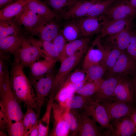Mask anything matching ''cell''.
I'll return each mask as SVG.
<instances>
[{"label": "cell", "mask_w": 136, "mask_h": 136, "mask_svg": "<svg viewBox=\"0 0 136 136\" xmlns=\"http://www.w3.org/2000/svg\"><path fill=\"white\" fill-rule=\"evenodd\" d=\"M25 36L22 32L0 39V52L4 55L11 54L16 56Z\"/></svg>", "instance_id": "cell-17"}, {"label": "cell", "mask_w": 136, "mask_h": 136, "mask_svg": "<svg viewBox=\"0 0 136 136\" xmlns=\"http://www.w3.org/2000/svg\"><path fill=\"white\" fill-rule=\"evenodd\" d=\"M80 127L78 136H100L103 135L96 122L85 112L78 110Z\"/></svg>", "instance_id": "cell-19"}, {"label": "cell", "mask_w": 136, "mask_h": 136, "mask_svg": "<svg viewBox=\"0 0 136 136\" xmlns=\"http://www.w3.org/2000/svg\"><path fill=\"white\" fill-rule=\"evenodd\" d=\"M16 0H0V9H1L5 6L14 2Z\"/></svg>", "instance_id": "cell-46"}, {"label": "cell", "mask_w": 136, "mask_h": 136, "mask_svg": "<svg viewBox=\"0 0 136 136\" xmlns=\"http://www.w3.org/2000/svg\"><path fill=\"white\" fill-rule=\"evenodd\" d=\"M133 84L134 89V94L135 95V97L136 98V78L134 81Z\"/></svg>", "instance_id": "cell-49"}, {"label": "cell", "mask_w": 136, "mask_h": 136, "mask_svg": "<svg viewBox=\"0 0 136 136\" xmlns=\"http://www.w3.org/2000/svg\"><path fill=\"white\" fill-rule=\"evenodd\" d=\"M105 18L99 35L100 38L118 33L132 27V19L110 20Z\"/></svg>", "instance_id": "cell-18"}, {"label": "cell", "mask_w": 136, "mask_h": 136, "mask_svg": "<svg viewBox=\"0 0 136 136\" xmlns=\"http://www.w3.org/2000/svg\"><path fill=\"white\" fill-rule=\"evenodd\" d=\"M21 25L13 19L0 21V39L22 32Z\"/></svg>", "instance_id": "cell-32"}, {"label": "cell", "mask_w": 136, "mask_h": 136, "mask_svg": "<svg viewBox=\"0 0 136 136\" xmlns=\"http://www.w3.org/2000/svg\"><path fill=\"white\" fill-rule=\"evenodd\" d=\"M14 58L18 60L24 68L29 67L41 58H45L41 48L40 39L32 36L25 37L17 55Z\"/></svg>", "instance_id": "cell-4"}, {"label": "cell", "mask_w": 136, "mask_h": 136, "mask_svg": "<svg viewBox=\"0 0 136 136\" xmlns=\"http://www.w3.org/2000/svg\"><path fill=\"white\" fill-rule=\"evenodd\" d=\"M10 63V82L14 93L20 102L26 107L32 108L37 113L35 91L30 80L24 72V67L17 58H14Z\"/></svg>", "instance_id": "cell-1"}, {"label": "cell", "mask_w": 136, "mask_h": 136, "mask_svg": "<svg viewBox=\"0 0 136 136\" xmlns=\"http://www.w3.org/2000/svg\"><path fill=\"white\" fill-rule=\"evenodd\" d=\"M55 74L53 69L41 76L30 78L35 93L37 113L40 115L41 109L50 92Z\"/></svg>", "instance_id": "cell-5"}, {"label": "cell", "mask_w": 136, "mask_h": 136, "mask_svg": "<svg viewBox=\"0 0 136 136\" xmlns=\"http://www.w3.org/2000/svg\"><path fill=\"white\" fill-rule=\"evenodd\" d=\"M58 61L57 59L46 58L35 62L29 67L30 77H36L49 73L53 69Z\"/></svg>", "instance_id": "cell-22"}, {"label": "cell", "mask_w": 136, "mask_h": 136, "mask_svg": "<svg viewBox=\"0 0 136 136\" xmlns=\"http://www.w3.org/2000/svg\"><path fill=\"white\" fill-rule=\"evenodd\" d=\"M102 16L110 20L133 19L136 16V9L131 6L128 1H122L114 4Z\"/></svg>", "instance_id": "cell-12"}, {"label": "cell", "mask_w": 136, "mask_h": 136, "mask_svg": "<svg viewBox=\"0 0 136 136\" xmlns=\"http://www.w3.org/2000/svg\"><path fill=\"white\" fill-rule=\"evenodd\" d=\"M52 42L58 50L59 57V61L60 62L67 57L65 50L67 41L63 35L61 29Z\"/></svg>", "instance_id": "cell-40"}, {"label": "cell", "mask_w": 136, "mask_h": 136, "mask_svg": "<svg viewBox=\"0 0 136 136\" xmlns=\"http://www.w3.org/2000/svg\"><path fill=\"white\" fill-rule=\"evenodd\" d=\"M98 0H79L58 20H68L80 19L86 16L91 6Z\"/></svg>", "instance_id": "cell-14"}, {"label": "cell", "mask_w": 136, "mask_h": 136, "mask_svg": "<svg viewBox=\"0 0 136 136\" xmlns=\"http://www.w3.org/2000/svg\"><path fill=\"white\" fill-rule=\"evenodd\" d=\"M136 70V62L127 53L123 52L114 66L107 71L108 75L122 77L132 74Z\"/></svg>", "instance_id": "cell-11"}, {"label": "cell", "mask_w": 136, "mask_h": 136, "mask_svg": "<svg viewBox=\"0 0 136 136\" xmlns=\"http://www.w3.org/2000/svg\"><path fill=\"white\" fill-rule=\"evenodd\" d=\"M105 46L106 53L102 64L108 71L114 66L123 52L115 47L107 45Z\"/></svg>", "instance_id": "cell-35"}, {"label": "cell", "mask_w": 136, "mask_h": 136, "mask_svg": "<svg viewBox=\"0 0 136 136\" xmlns=\"http://www.w3.org/2000/svg\"><path fill=\"white\" fill-rule=\"evenodd\" d=\"M129 3L131 6L136 9V0H130Z\"/></svg>", "instance_id": "cell-48"}, {"label": "cell", "mask_w": 136, "mask_h": 136, "mask_svg": "<svg viewBox=\"0 0 136 136\" xmlns=\"http://www.w3.org/2000/svg\"><path fill=\"white\" fill-rule=\"evenodd\" d=\"M65 119L69 129L70 135L78 136L80 127L78 110L67 108Z\"/></svg>", "instance_id": "cell-29"}, {"label": "cell", "mask_w": 136, "mask_h": 136, "mask_svg": "<svg viewBox=\"0 0 136 136\" xmlns=\"http://www.w3.org/2000/svg\"><path fill=\"white\" fill-rule=\"evenodd\" d=\"M91 40L90 37H83L67 43L65 49L67 56L82 51H87Z\"/></svg>", "instance_id": "cell-27"}, {"label": "cell", "mask_w": 136, "mask_h": 136, "mask_svg": "<svg viewBox=\"0 0 136 136\" xmlns=\"http://www.w3.org/2000/svg\"><path fill=\"white\" fill-rule=\"evenodd\" d=\"M91 98L77 94L69 98L65 104L66 106L69 109L76 110H83Z\"/></svg>", "instance_id": "cell-37"}, {"label": "cell", "mask_w": 136, "mask_h": 136, "mask_svg": "<svg viewBox=\"0 0 136 136\" xmlns=\"http://www.w3.org/2000/svg\"><path fill=\"white\" fill-rule=\"evenodd\" d=\"M49 19L44 18L34 11L24 8L13 19L33 36L38 35L42 27Z\"/></svg>", "instance_id": "cell-6"}, {"label": "cell", "mask_w": 136, "mask_h": 136, "mask_svg": "<svg viewBox=\"0 0 136 136\" xmlns=\"http://www.w3.org/2000/svg\"><path fill=\"white\" fill-rule=\"evenodd\" d=\"M24 8L34 11L44 18L58 19V16L53 11L41 0H30Z\"/></svg>", "instance_id": "cell-23"}, {"label": "cell", "mask_w": 136, "mask_h": 136, "mask_svg": "<svg viewBox=\"0 0 136 136\" xmlns=\"http://www.w3.org/2000/svg\"><path fill=\"white\" fill-rule=\"evenodd\" d=\"M87 51H82L67 56L60 62V66L55 74L49 97L54 96L62 87L72 71L77 65Z\"/></svg>", "instance_id": "cell-3"}, {"label": "cell", "mask_w": 136, "mask_h": 136, "mask_svg": "<svg viewBox=\"0 0 136 136\" xmlns=\"http://www.w3.org/2000/svg\"><path fill=\"white\" fill-rule=\"evenodd\" d=\"M27 110L24 114L22 121L25 131V136H28L32 129L39 122L40 114L32 108L26 107Z\"/></svg>", "instance_id": "cell-33"}, {"label": "cell", "mask_w": 136, "mask_h": 136, "mask_svg": "<svg viewBox=\"0 0 136 136\" xmlns=\"http://www.w3.org/2000/svg\"><path fill=\"white\" fill-rule=\"evenodd\" d=\"M134 93L133 84L125 77H123L119 81L112 99L131 104L133 101Z\"/></svg>", "instance_id": "cell-16"}, {"label": "cell", "mask_w": 136, "mask_h": 136, "mask_svg": "<svg viewBox=\"0 0 136 136\" xmlns=\"http://www.w3.org/2000/svg\"><path fill=\"white\" fill-rule=\"evenodd\" d=\"M47 4L58 17L79 0H41Z\"/></svg>", "instance_id": "cell-30"}, {"label": "cell", "mask_w": 136, "mask_h": 136, "mask_svg": "<svg viewBox=\"0 0 136 136\" xmlns=\"http://www.w3.org/2000/svg\"><path fill=\"white\" fill-rule=\"evenodd\" d=\"M54 97H49L45 112L39 120V133L38 136H46L48 135L51 115Z\"/></svg>", "instance_id": "cell-28"}, {"label": "cell", "mask_w": 136, "mask_h": 136, "mask_svg": "<svg viewBox=\"0 0 136 136\" xmlns=\"http://www.w3.org/2000/svg\"><path fill=\"white\" fill-rule=\"evenodd\" d=\"M40 40L41 48L45 58L57 59L59 61L58 52L52 42Z\"/></svg>", "instance_id": "cell-38"}, {"label": "cell", "mask_w": 136, "mask_h": 136, "mask_svg": "<svg viewBox=\"0 0 136 136\" xmlns=\"http://www.w3.org/2000/svg\"><path fill=\"white\" fill-rule=\"evenodd\" d=\"M111 136H131L136 134V127L130 115L114 121Z\"/></svg>", "instance_id": "cell-20"}, {"label": "cell", "mask_w": 136, "mask_h": 136, "mask_svg": "<svg viewBox=\"0 0 136 136\" xmlns=\"http://www.w3.org/2000/svg\"><path fill=\"white\" fill-rule=\"evenodd\" d=\"M66 21L62 28L61 29V31L67 42H71L83 37L77 19Z\"/></svg>", "instance_id": "cell-26"}, {"label": "cell", "mask_w": 136, "mask_h": 136, "mask_svg": "<svg viewBox=\"0 0 136 136\" xmlns=\"http://www.w3.org/2000/svg\"><path fill=\"white\" fill-rule=\"evenodd\" d=\"M67 107L61 106L54 102L52 107L53 127L51 136H67L70 132L65 119Z\"/></svg>", "instance_id": "cell-9"}, {"label": "cell", "mask_w": 136, "mask_h": 136, "mask_svg": "<svg viewBox=\"0 0 136 136\" xmlns=\"http://www.w3.org/2000/svg\"><path fill=\"white\" fill-rule=\"evenodd\" d=\"M83 110L86 115L106 130L107 135H111L114 132L113 126L111 124L106 109L101 103L91 99L86 105Z\"/></svg>", "instance_id": "cell-7"}, {"label": "cell", "mask_w": 136, "mask_h": 136, "mask_svg": "<svg viewBox=\"0 0 136 136\" xmlns=\"http://www.w3.org/2000/svg\"><path fill=\"white\" fill-rule=\"evenodd\" d=\"M30 0H17L0 10V21L13 19L24 9Z\"/></svg>", "instance_id": "cell-25"}, {"label": "cell", "mask_w": 136, "mask_h": 136, "mask_svg": "<svg viewBox=\"0 0 136 136\" xmlns=\"http://www.w3.org/2000/svg\"><path fill=\"white\" fill-rule=\"evenodd\" d=\"M86 74L85 70L83 69L77 70L72 72L70 74L64 83L86 82Z\"/></svg>", "instance_id": "cell-42"}, {"label": "cell", "mask_w": 136, "mask_h": 136, "mask_svg": "<svg viewBox=\"0 0 136 136\" xmlns=\"http://www.w3.org/2000/svg\"><path fill=\"white\" fill-rule=\"evenodd\" d=\"M0 106L7 116L9 124L22 120L24 114L20 102L11 88L7 63L4 75L0 78Z\"/></svg>", "instance_id": "cell-2"}, {"label": "cell", "mask_w": 136, "mask_h": 136, "mask_svg": "<svg viewBox=\"0 0 136 136\" xmlns=\"http://www.w3.org/2000/svg\"><path fill=\"white\" fill-rule=\"evenodd\" d=\"M85 70L86 82L96 81L103 78V76L107 70L103 64L100 63L92 65Z\"/></svg>", "instance_id": "cell-36"}, {"label": "cell", "mask_w": 136, "mask_h": 136, "mask_svg": "<svg viewBox=\"0 0 136 136\" xmlns=\"http://www.w3.org/2000/svg\"><path fill=\"white\" fill-rule=\"evenodd\" d=\"M126 50L127 53L136 62V32L132 31Z\"/></svg>", "instance_id": "cell-43"}, {"label": "cell", "mask_w": 136, "mask_h": 136, "mask_svg": "<svg viewBox=\"0 0 136 136\" xmlns=\"http://www.w3.org/2000/svg\"><path fill=\"white\" fill-rule=\"evenodd\" d=\"M130 116L136 127V109H134Z\"/></svg>", "instance_id": "cell-47"}, {"label": "cell", "mask_w": 136, "mask_h": 136, "mask_svg": "<svg viewBox=\"0 0 136 136\" xmlns=\"http://www.w3.org/2000/svg\"><path fill=\"white\" fill-rule=\"evenodd\" d=\"M129 28L116 34L107 36V45L116 47L125 52L129 44L132 31Z\"/></svg>", "instance_id": "cell-21"}, {"label": "cell", "mask_w": 136, "mask_h": 136, "mask_svg": "<svg viewBox=\"0 0 136 136\" xmlns=\"http://www.w3.org/2000/svg\"></svg>", "instance_id": "cell-51"}, {"label": "cell", "mask_w": 136, "mask_h": 136, "mask_svg": "<svg viewBox=\"0 0 136 136\" xmlns=\"http://www.w3.org/2000/svg\"><path fill=\"white\" fill-rule=\"evenodd\" d=\"M75 93L67 84H64L56 93L54 99L61 106L66 107L65 105L66 101Z\"/></svg>", "instance_id": "cell-39"}, {"label": "cell", "mask_w": 136, "mask_h": 136, "mask_svg": "<svg viewBox=\"0 0 136 136\" xmlns=\"http://www.w3.org/2000/svg\"><path fill=\"white\" fill-rule=\"evenodd\" d=\"M39 133V122L32 129L29 134V136H38Z\"/></svg>", "instance_id": "cell-45"}, {"label": "cell", "mask_w": 136, "mask_h": 136, "mask_svg": "<svg viewBox=\"0 0 136 136\" xmlns=\"http://www.w3.org/2000/svg\"><path fill=\"white\" fill-rule=\"evenodd\" d=\"M116 0H98L91 7L86 16H103L114 4Z\"/></svg>", "instance_id": "cell-31"}, {"label": "cell", "mask_w": 136, "mask_h": 136, "mask_svg": "<svg viewBox=\"0 0 136 136\" xmlns=\"http://www.w3.org/2000/svg\"><path fill=\"white\" fill-rule=\"evenodd\" d=\"M7 132L10 136H25V129L22 120L9 124Z\"/></svg>", "instance_id": "cell-41"}, {"label": "cell", "mask_w": 136, "mask_h": 136, "mask_svg": "<svg viewBox=\"0 0 136 136\" xmlns=\"http://www.w3.org/2000/svg\"><path fill=\"white\" fill-rule=\"evenodd\" d=\"M122 0V1H128L127 0Z\"/></svg>", "instance_id": "cell-50"}, {"label": "cell", "mask_w": 136, "mask_h": 136, "mask_svg": "<svg viewBox=\"0 0 136 136\" xmlns=\"http://www.w3.org/2000/svg\"><path fill=\"white\" fill-rule=\"evenodd\" d=\"M105 18L103 16L98 17L85 16L77 19L81 28L83 37H91L99 33Z\"/></svg>", "instance_id": "cell-15"}, {"label": "cell", "mask_w": 136, "mask_h": 136, "mask_svg": "<svg viewBox=\"0 0 136 136\" xmlns=\"http://www.w3.org/2000/svg\"><path fill=\"white\" fill-rule=\"evenodd\" d=\"M103 80L87 81L75 93L91 99L98 90Z\"/></svg>", "instance_id": "cell-34"}, {"label": "cell", "mask_w": 136, "mask_h": 136, "mask_svg": "<svg viewBox=\"0 0 136 136\" xmlns=\"http://www.w3.org/2000/svg\"><path fill=\"white\" fill-rule=\"evenodd\" d=\"M101 103L105 107L110 121L130 115L134 109L131 104L113 99Z\"/></svg>", "instance_id": "cell-10"}, {"label": "cell", "mask_w": 136, "mask_h": 136, "mask_svg": "<svg viewBox=\"0 0 136 136\" xmlns=\"http://www.w3.org/2000/svg\"><path fill=\"white\" fill-rule=\"evenodd\" d=\"M58 21L55 19H48L41 29L38 35L41 40L52 42L61 29Z\"/></svg>", "instance_id": "cell-24"}, {"label": "cell", "mask_w": 136, "mask_h": 136, "mask_svg": "<svg viewBox=\"0 0 136 136\" xmlns=\"http://www.w3.org/2000/svg\"><path fill=\"white\" fill-rule=\"evenodd\" d=\"M103 80L97 92L92 97L93 101L101 103L112 98L115 89L122 77L108 75Z\"/></svg>", "instance_id": "cell-13"}, {"label": "cell", "mask_w": 136, "mask_h": 136, "mask_svg": "<svg viewBox=\"0 0 136 136\" xmlns=\"http://www.w3.org/2000/svg\"><path fill=\"white\" fill-rule=\"evenodd\" d=\"M9 121L5 114L0 109V132L6 133L8 126Z\"/></svg>", "instance_id": "cell-44"}, {"label": "cell", "mask_w": 136, "mask_h": 136, "mask_svg": "<svg viewBox=\"0 0 136 136\" xmlns=\"http://www.w3.org/2000/svg\"><path fill=\"white\" fill-rule=\"evenodd\" d=\"M99 35L89 46L83 60L82 69L86 70L95 64H102L105 57L106 49L102 44Z\"/></svg>", "instance_id": "cell-8"}]
</instances>
